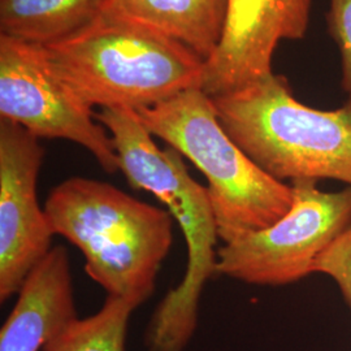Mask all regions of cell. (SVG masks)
<instances>
[{"label":"cell","mask_w":351,"mask_h":351,"mask_svg":"<svg viewBox=\"0 0 351 351\" xmlns=\"http://www.w3.org/2000/svg\"><path fill=\"white\" fill-rule=\"evenodd\" d=\"M95 117L108 129L120 171L130 186L154 194L169 208L184 232L189 255L186 274L159 303L145 333L146 351H184L198 326L203 288L216 275L219 230L208 189L191 178L178 151L156 146L136 111L101 108Z\"/></svg>","instance_id":"cell-1"},{"label":"cell","mask_w":351,"mask_h":351,"mask_svg":"<svg viewBox=\"0 0 351 351\" xmlns=\"http://www.w3.org/2000/svg\"><path fill=\"white\" fill-rule=\"evenodd\" d=\"M64 81L90 107L138 111L201 88L204 60L181 42L111 13L42 46Z\"/></svg>","instance_id":"cell-2"},{"label":"cell","mask_w":351,"mask_h":351,"mask_svg":"<svg viewBox=\"0 0 351 351\" xmlns=\"http://www.w3.org/2000/svg\"><path fill=\"white\" fill-rule=\"evenodd\" d=\"M51 230L85 256V272L107 295L146 302L173 243L171 213L111 184L72 177L45 203Z\"/></svg>","instance_id":"cell-3"},{"label":"cell","mask_w":351,"mask_h":351,"mask_svg":"<svg viewBox=\"0 0 351 351\" xmlns=\"http://www.w3.org/2000/svg\"><path fill=\"white\" fill-rule=\"evenodd\" d=\"M211 99L226 134L274 178L351 186V98L337 110H316L272 73Z\"/></svg>","instance_id":"cell-4"},{"label":"cell","mask_w":351,"mask_h":351,"mask_svg":"<svg viewBox=\"0 0 351 351\" xmlns=\"http://www.w3.org/2000/svg\"><path fill=\"white\" fill-rule=\"evenodd\" d=\"M136 112L152 136L186 156L207 177L219 239L226 243L272 226L290 210L293 188L264 172L239 149L201 88Z\"/></svg>","instance_id":"cell-5"},{"label":"cell","mask_w":351,"mask_h":351,"mask_svg":"<svg viewBox=\"0 0 351 351\" xmlns=\"http://www.w3.org/2000/svg\"><path fill=\"white\" fill-rule=\"evenodd\" d=\"M315 181L291 182L293 203L272 226L217 251L216 275L255 285H287L314 274L320 255L351 226V186L322 191Z\"/></svg>","instance_id":"cell-6"},{"label":"cell","mask_w":351,"mask_h":351,"mask_svg":"<svg viewBox=\"0 0 351 351\" xmlns=\"http://www.w3.org/2000/svg\"><path fill=\"white\" fill-rule=\"evenodd\" d=\"M0 119L38 138H62L93 154L107 173L120 169L111 134L51 65L42 46L0 34Z\"/></svg>","instance_id":"cell-7"},{"label":"cell","mask_w":351,"mask_h":351,"mask_svg":"<svg viewBox=\"0 0 351 351\" xmlns=\"http://www.w3.org/2000/svg\"><path fill=\"white\" fill-rule=\"evenodd\" d=\"M24 126L0 119V302L19 293L51 250L53 236L38 204L45 150Z\"/></svg>","instance_id":"cell-8"},{"label":"cell","mask_w":351,"mask_h":351,"mask_svg":"<svg viewBox=\"0 0 351 351\" xmlns=\"http://www.w3.org/2000/svg\"><path fill=\"white\" fill-rule=\"evenodd\" d=\"M310 11L311 0H226L223 34L204 62L202 91L216 98L272 75L278 43L304 38Z\"/></svg>","instance_id":"cell-9"},{"label":"cell","mask_w":351,"mask_h":351,"mask_svg":"<svg viewBox=\"0 0 351 351\" xmlns=\"http://www.w3.org/2000/svg\"><path fill=\"white\" fill-rule=\"evenodd\" d=\"M78 319L68 251L55 246L32 269L1 326L0 351H39Z\"/></svg>","instance_id":"cell-10"},{"label":"cell","mask_w":351,"mask_h":351,"mask_svg":"<svg viewBox=\"0 0 351 351\" xmlns=\"http://www.w3.org/2000/svg\"><path fill=\"white\" fill-rule=\"evenodd\" d=\"M103 12L152 27L206 62L221 39L226 0H106Z\"/></svg>","instance_id":"cell-11"},{"label":"cell","mask_w":351,"mask_h":351,"mask_svg":"<svg viewBox=\"0 0 351 351\" xmlns=\"http://www.w3.org/2000/svg\"><path fill=\"white\" fill-rule=\"evenodd\" d=\"M106 0H0L3 36L46 46L93 24Z\"/></svg>","instance_id":"cell-12"},{"label":"cell","mask_w":351,"mask_h":351,"mask_svg":"<svg viewBox=\"0 0 351 351\" xmlns=\"http://www.w3.org/2000/svg\"><path fill=\"white\" fill-rule=\"evenodd\" d=\"M142 303L136 298L107 295L101 310L77 319L45 345L43 351H126L130 316Z\"/></svg>","instance_id":"cell-13"},{"label":"cell","mask_w":351,"mask_h":351,"mask_svg":"<svg viewBox=\"0 0 351 351\" xmlns=\"http://www.w3.org/2000/svg\"><path fill=\"white\" fill-rule=\"evenodd\" d=\"M315 272L332 277L351 308V226L320 255Z\"/></svg>","instance_id":"cell-14"},{"label":"cell","mask_w":351,"mask_h":351,"mask_svg":"<svg viewBox=\"0 0 351 351\" xmlns=\"http://www.w3.org/2000/svg\"><path fill=\"white\" fill-rule=\"evenodd\" d=\"M326 23L341 55V86L351 93V0H329Z\"/></svg>","instance_id":"cell-15"}]
</instances>
